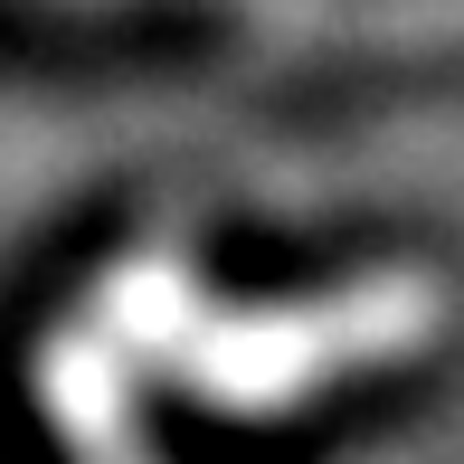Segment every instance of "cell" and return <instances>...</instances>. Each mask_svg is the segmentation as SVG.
Listing matches in <instances>:
<instances>
[{"mask_svg": "<svg viewBox=\"0 0 464 464\" xmlns=\"http://www.w3.org/2000/svg\"><path fill=\"white\" fill-rule=\"evenodd\" d=\"M114 313L208 408L285 417L361 370L417 361L446 332V285L417 276V266H389V276H361L342 294H304V304H276V313H189V285L171 266H133L114 285Z\"/></svg>", "mask_w": 464, "mask_h": 464, "instance_id": "obj_1", "label": "cell"}, {"mask_svg": "<svg viewBox=\"0 0 464 464\" xmlns=\"http://www.w3.org/2000/svg\"><path fill=\"white\" fill-rule=\"evenodd\" d=\"M48 408H57V427H67L76 464H152V455H142V436H133V417H123L114 351L57 342V351H48Z\"/></svg>", "mask_w": 464, "mask_h": 464, "instance_id": "obj_2", "label": "cell"}]
</instances>
